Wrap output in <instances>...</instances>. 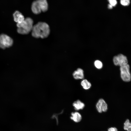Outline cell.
Listing matches in <instances>:
<instances>
[{
    "label": "cell",
    "instance_id": "obj_1",
    "mask_svg": "<svg viewBox=\"0 0 131 131\" xmlns=\"http://www.w3.org/2000/svg\"><path fill=\"white\" fill-rule=\"evenodd\" d=\"M32 35L36 38L44 39L49 35L50 30L49 25L45 22H39L33 26Z\"/></svg>",
    "mask_w": 131,
    "mask_h": 131
},
{
    "label": "cell",
    "instance_id": "obj_2",
    "mask_svg": "<svg viewBox=\"0 0 131 131\" xmlns=\"http://www.w3.org/2000/svg\"><path fill=\"white\" fill-rule=\"evenodd\" d=\"M33 21L30 17H27L20 23H17V32L21 34H27L32 31L33 26Z\"/></svg>",
    "mask_w": 131,
    "mask_h": 131
},
{
    "label": "cell",
    "instance_id": "obj_3",
    "mask_svg": "<svg viewBox=\"0 0 131 131\" xmlns=\"http://www.w3.org/2000/svg\"><path fill=\"white\" fill-rule=\"evenodd\" d=\"M121 76L122 80L125 82H129L131 79L129 65L127 64L120 66Z\"/></svg>",
    "mask_w": 131,
    "mask_h": 131
},
{
    "label": "cell",
    "instance_id": "obj_4",
    "mask_svg": "<svg viewBox=\"0 0 131 131\" xmlns=\"http://www.w3.org/2000/svg\"><path fill=\"white\" fill-rule=\"evenodd\" d=\"M13 43V39L6 34H2L0 35V48L3 49L9 47Z\"/></svg>",
    "mask_w": 131,
    "mask_h": 131
},
{
    "label": "cell",
    "instance_id": "obj_5",
    "mask_svg": "<svg viewBox=\"0 0 131 131\" xmlns=\"http://www.w3.org/2000/svg\"><path fill=\"white\" fill-rule=\"evenodd\" d=\"M114 64L120 66L128 64L127 57L122 54H119L114 56L113 59Z\"/></svg>",
    "mask_w": 131,
    "mask_h": 131
},
{
    "label": "cell",
    "instance_id": "obj_6",
    "mask_svg": "<svg viewBox=\"0 0 131 131\" xmlns=\"http://www.w3.org/2000/svg\"><path fill=\"white\" fill-rule=\"evenodd\" d=\"M96 109L99 113L106 112L108 109L107 105L105 101L102 98L99 99L96 105Z\"/></svg>",
    "mask_w": 131,
    "mask_h": 131
},
{
    "label": "cell",
    "instance_id": "obj_7",
    "mask_svg": "<svg viewBox=\"0 0 131 131\" xmlns=\"http://www.w3.org/2000/svg\"><path fill=\"white\" fill-rule=\"evenodd\" d=\"M31 9L33 12L35 14H39L41 12L39 0L34 1L33 2L31 6Z\"/></svg>",
    "mask_w": 131,
    "mask_h": 131
},
{
    "label": "cell",
    "instance_id": "obj_8",
    "mask_svg": "<svg viewBox=\"0 0 131 131\" xmlns=\"http://www.w3.org/2000/svg\"><path fill=\"white\" fill-rule=\"evenodd\" d=\"M13 16L14 21L17 23H21L24 19V16L19 11L16 10L13 14Z\"/></svg>",
    "mask_w": 131,
    "mask_h": 131
},
{
    "label": "cell",
    "instance_id": "obj_9",
    "mask_svg": "<svg viewBox=\"0 0 131 131\" xmlns=\"http://www.w3.org/2000/svg\"><path fill=\"white\" fill-rule=\"evenodd\" d=\"M73 75L74 78L75 79H83L84 77L83 71L82 69L78 68L74 72Z\"/></svg>",
    "mask_w": 131,
    "mask_h": 131
},
{
    "label": "cell",
    "instance_id": "obj_10",
    "mask_svg": "<svg viewBox=\"0 0 131 131\" xmlns=\"http://www.w3.org/2000/svg\"><path fill=\"white\" fill-rule=\"evenodd\" d=\"M70 118L74 122L78 123L81 121L82 117L79 113L76 112H72L71 113Z\"/></svg>",
    "mask_w": 131,
    "mask_h": 131
},
{
    "label": "cell",
    "instance_id": "obj_11",
    "mask_svg": "<svg viewBox=\"0 0 131 131\" xmlns=\"http://www.w3.org/2000/svg\"><path fill=\"white\" fill-rule=\"evenodd\" d=\"M73 106L74 109L77 111L83 109L85 106L84 104L79 100L74 101L73 104Z\"/></svg>",
    "mask_w": 131,
    "mask_h": 131
},
{
    "label": "cell",
    "instance_id": "obj_12",
    "mask_svg": "<svg viewBox=\"0 0 131 131\" xmlns=\"http://www.w3.org/2000/svg\"><path fill=\"white\" fill-rule=\"evenodd\" d=\"M41 12H45L48 8V4L47 1L45 0H39Z\"/></svg>",
    "mask_w": 131,
    "mask_h": 131
},
{
    "label": "cell",
    "instance_id": "obj_13",
    "mask_svg": "<svg viewBox=\"0 0 131 131\" xmlns=\"http://www.w3.org/2000/svg\"><path fill=\"white\" fill-rule=\"evenodd\" d=\"M81 84L83 88L86 90L90 89L91 86L90 83L86 79H83L82 81Z\"/></svg>",
    "mask_w": 131,
    "mask_h": 131
},
{
    "label": "cell",
    "instance_id": "obj_14",
    "mask_svg": "<svg viewBox=\"0 0 131 131\" xmlns=\"http://www.w3.org/2000/svg\"><path fill=\"white\" fill-rule=\"evenodd\" d=\"M123 128L124 130L127 131H131V122H130L128 119L126 120L124 123Z\"/></svg>",
    "mask_w": 131,
    "mask_h": 131
},
{
    "label": "cell",
    "instance_id": "obj_15",
    "mask_svg": "<svg viewBox=\"0 0 131 131\" xmlns=\"http://www.w3.org/2000/svg\"><path fill=\"white\" fill-rule=\"evenodd\" d=\"M94 65L96 68L98 69H101L103 67L102 62L99 60H96L94 62Z\"/></svg>",
    "mask_w": 131,
    "mask_h": 131
},
{
    "label": "cell",
    "instance_id": "obj_16",
    "mask_svg": "<svg viewBox=\"0 0 131 131\" xmlns=\"http://www.w3.org/2000/svg\"><path fill=\"white\" fill-rule=\"evenodd\" d=\"M120 2L122 5L127 6L130 5L131 2L130 0H121Z\"/></svg>",
    "mask_w": 131,
    "mask_h": 131
},
{
    "label": "cell",
    "instance_id": "obj_17",
    "mask_svg": "<svg viewBox=\"0 0 131 131\" xmlns=\"http://www.w3.org/2000/svg\"><path fill=\"white\" fill-rule=\"evenodd\" d=\"M108 1L110 4L113 7L116 6L117 3V2L116 0H109Z\"/></svg>",
    "mask_w": 131,
    "mask_h": 131
},
{
    "label": "cell",
    "instance_id": "obj_18",
    "mask_svg": "<svg viewBox=\"0 0 131 131\" xmlns=\"http://www.w3.org/2000/svg\"><path fill=\"white\" fill-rule=\"evenodd\" d=\"M108 131H118L117 129L115 127H111L109 128Z\"/></svg>",
    "mask_w": 131,
    "mask_h": 131
},
{
    "label": "cell",
    "instance_id": "obj_19",
    "mask_svg": "<svg viewBox=\"0 0 131 131\" xmlns=\"http://www.w3.org/2000/svg\"><path fill=\"white\" fill-rule=\"evenodd\" d=\"M113 6L110 4H109L108 5V8L109 9H111L113 8Z\"/></svg>",
    "mask_w": 131,
    "mask_h": 131
}]
</instances>
